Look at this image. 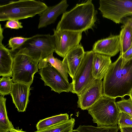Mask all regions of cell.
<instances>
[{
  "mask_svg": "<svg viewBox=\"0 0 132 132\" xmlns=\"http://www.w3.org/2000/svg\"><path fill=\"white\" fill-rule=\"evenodd\" d=\"M121 100L116 102L120 113H125L132 118V100L130 97L128 99L121 98Z\"/></svg>",
  "mask_w": 132,
  "mask_h": 132,
  "instance_id": "cb8c5ba5",
  "label": "cell"
},
{
  "mask_svg": "<svg viewBox=\"0 0 132 132\" xmlns=\"http://www.w3.org/2000/svg\"><path fill=\"white\" fill-rule=\"evenodd\" d=\"M5 28L12 29H19L23 27L21 22H19V20L12 19L8 20L5 25Z\"/></svg>",
  "mask_w": 132,
  "mask_h": 132,
  "instance_id": "83f0119b",
  "label": "cell"
},
{
  "mask_svg": "<svg viewBox=\"0 0 132 132\" xmlns=\"http://www.w3.org/2000/svg\"><path fill=\"white\" fill-rule=\"evenodd\" d=\"M99 3L103 17L116 24L132 14V0H100Z\"/></svg>",
  "mask_w": 132,
  "mask_h": 132,
  "instance_id": "ba28073f",
  "label": "cell"
},
{
  "mask_svg": "<svg viewBox=\"0 0 132 132\" xmlns=\"http://www.w3.org/2000/svg\"><path fill=\"white\" fill-rule=\"evenodd\" d=\"M130 16V17H132V14L129 15V16Z\"/></svg>",
  "mask_w": 132,
  "mask_h": 132,
  "instance_id": "836d02e7",
  "label": "cell"
},
{
  "mask_svg": "<svg viewBox=\"0 0 132 132\" xmlns=\"http://www.w3.org/2000/svg\"><path fill=\"white\" fill-rule=\"evenodd\" d=\"M69 115L67 113L61 114L41 120L36 125L37 130L43 129L52 126L69 119Z\"/></svg>",
  "mask_w": 132,
  "mask_h": 132,
  "instance_id": "44dd1931",
  "label": "cell"
},
{
  "mask_svg": "<svg viewBox=\"0 0 132 132\" xmlns=\"http://www.w3.org/2000/svg\"><path fill=\"white\" fill-rule=\"evenodd\" d=\"M97 13L92 0L77 4L70 10L63 14L56 30L82 33L86 32L93 29L97 20Z\"/></svg>",
  "mask_w": 132,
  "mask_h": 132,
  "instance_id": "7a4b0ae2",
  "label": "cell"
},
{
  "mask_svg": "<svg viewBox=\"0 0 132 132\" xmlns=\"http://www.w3.org/2000/svg\"><path fill=\"white\" fill-rule=\"evenodd\" d=\"M23 45L22 47L27 49L28 55L39 63L41 59L55 52L54 36L50 34H37L30 37Z\"/></svg>",
  "mask_w": 132,
  "mask_h": 132,
  "instance_id": "8992f818",
  "label": "cell"
},
{
  "mask_svg": "<svg viewBox=\"0 0 132 132\" xmlns=\"http://www.w3.org/2000/svg\"><path fill=\"white\" fill-rule=\"evenodd\" d=\"M116 98L103 95L88 110L97 127L117 125L120 112L116 104Z\"/></svg>",
  "mask_w": 132,
  "mask_h": 132,
  "instance_id": "277c9868",
  "label": "cell"
},
{
  "mask_svg": "<svg viewBox=\"0 0 132 132\" xmlns=\"http://www.w3.org/2000/svg\"><path fill=\"white\" fill-rule=\"evenodd\" d=\"M41 79L45 86L50 87L51 90L59 94L63 92H71L72 89L71 83L67 81L61 73L49 63L47 66L39 71Z\"/></svg>",
  "mask_w": 132,
  "mask_h": 132,
  "instance_id": "9c48e42d",
  "label": "cell"
},
{
  "mask_svg": "<svg viewBox=\"0 0 132 132\" xmlns=\"http://www.w3.org/2000/svg\"><path fill=\"white\" fill-rule=\"evenodd\" d=\"M69 6L66 0H62L58 4L48 7L42 13L39 15L38 28L46 27L54 23L57 17L66 11Z\"/></svg>",
  "mask_w": 132,
  "mask_h": 132,
  "instance_id": "9a60e30c",
  "label": "cell"
},
{
  "mask_svg": "<svg viewBox=\"0 0 132 132\" xmlns=\"http://www.w3.org/2000/svg\"><path fill=\"white\" fill-rule=\"evenodd\" d=\"M85 52L83 47L80 44L68 52L64 57L62 61L72 79L81 64Z\"/></svg>",
  "mask_w": 132,
  "mask_h": 132,
  "instance_id": "5bb4252c",
  "label": "cell"
},
{
  "mask_svg": "<svg viewBox=\"0 0 132 132\" xmlns=\"http://www.w3.org/2000/svg\"><path fill=\"white\" fill-rule=\"evenodd\" d=\"M6 98L0 97V132H8L15 128L7 116L6 106Z\"/></svg>",
  "mask_w": 132,
  "mask_h": 132,
  "instance_id": "ffe728a7",
  "label": "cell"
},
{
  "mask_svg": "<svg viewBox=\"0 0 132 132\" xmlns=\"http://www.w3.org/2000/svg\"><path fill=\"white\" fill-rule=\"evenodd\" d=\"M119 35L120 42V54L125 52L132 45V27L125 24L121 26Z\"/></svg>",
  "mask_w": 132,
  "mask_h": 132,
  "instance_id": "d6986e66",
  "label": "cell"
},
{
  "mask_svg": "<svg viewBox=\"0 0 132 132\" xmlns=\"http://www.w3.org/2000/svg\"><path fill=\"white\" fill-rule=\"evenodd\" d=\"M3 29L0 27V76L12 77L13 57L10 50L2 44Z\"/></svg>",
  "mask_w": 132,
  "mask_h": 132,
  "instance_id": "2e32d148",
  "label": "cell"
},
{
  "mask_svg": "<svg viewBox=\"0 0 132 132\" xmlns=\"http://www.w3.org/2000/svg\"><path fill=\"white\" fill-rule=\"evenodd\" d=\"M118 124L119 128L132 127V118L123 113L120 112Z\"/></svg>",
  "mask_w": 132,
  "mask_h": 132,
  "instance_id": "4316f807",
  "label": "cell"
},
{
  "mask_svg": "<svg viewBox=\"0 0 132 132\" xmlns=\"http://www.w3.org/2000/svg\"><path fill=\"white\" fill-rule=\"evenodd\" d=\"M12 79L9 77H2L0 79V94L1 96H4L10 94L12 84Z\"/></svg>",
  "mask_w": 132,
  "mask_h": 132,
  "instance_id": "d4e9b609",
  "label": "cell"
},
{
  "mask_svg": "<svg viewBox=\"0 0 132 132\" xmlns=\"http://www.w3.org/2000/svg\"><path fill=\"white\" fill-rule=\"evenodd\" d=\"M13 81L31 85L34 74L38 72V62L33 60L27 54L25 47H21L12 54Z\"/></svg>",
  "mask_w": 132,
  "mask_h": 132,
  "instance_id": "5b68a950",
  "label": "cell"
},
{
  "mask_svg": "<svg viewBox=\"0 0 132 132\" xmlns=\"http://www.w3.org/2000/svg\"><path fill=\"white\" fill-rule=\"evenodd\" d=\"M120 49L119 35H111L107 38L97 40L93 45L92 50L94 53L111 57L115 56L120 52Z\"/></svg>",
  "mask_w": 132,
  "mask_h": 132,
  "instance_id": "4fadbf2b",
  "label": "cell"
},
{
  "mask_svg": "<svg viewBox=\"0 0 132 132\" xmlns=\"http://www.w3.org/2000/svg\"><path fill=\"white\" fill-rule=\"evenodd\" d=\"M111 57L94 53L93 62L92 73L96 79L104 78L112 63Z\"/></svg>",
  "mask_w": 132,
  "mask_h": 132,
  "instance_id": "e0dca14e",
  "label": "cell"
},
{
  "mask_svg": "<svg viewBox=\"0 0 132 132\" xmlns=\"http://www.w3.org/2000/svg\"><path fill=\"white\" fill-rule=\"evenodd\" d=\"M8 132H27L24 131H23L22 129H19L18 128L17 129H14Z\"/></svg>",
  "mask_w": 132,
  "mask_h": 132,
  "instance_id": "1f68e13d",
  "label": "cell"
},
{
  "mask_svg": "<svg viewBox=\"0 0 132 132\" xmlns=\"http://www.w3.org/2000/svg\"><path fill=\"white\" fill-rule=\"evenodd\" d=\"M103 81L96 79L79 96L77 107L82 110H88L103 95Z\"/></svg>",
  "mask_w": 132,
  "mask_h": 132,
  "instance_id": "8fae6325",
  "label": "cell"
},
{
  "mask_svg": "<svg viewBox=\"0 0 132 132\" xmlns=\"http://www.w3.org/2000/svg\"><path fill=\"white\" fill-rule=\"evenodd\" d=\"M44 2L34 0L12 1L0 6V21L19 20L40 15L48 7Z\"/></svg>",
  "mask_w": 132,
  "mask_h": 132,
  "instance_id": "3957f363",
  "label": "cell"
},
{
  "mask_svg": "<svg viewBox=\"0 0 132 132\" xmlns=\"http://www.w3.org/2000/svg\"><path fill=\"white\" fill-rule=\"evenodd\" d=\"M75 120L71 117L68 120L50 127L35 132H72Z\"/></svg>",
  "mask_w": 132,
  "mask_h": 132,
  "instance_id": "7402d4cb",
  "label": "cell"
},
{
  "mask_svg": "<svg viewBox=\"0 0 132 132\" xmlns=\"http://www.w3.org/2000/svg\"><path fill=\"white\" fill-rule=\"evenodd\" d=\"M94 53L92 51L85 52L83 59L71 82V92L77 96L87 88L96 79L92 73Z\"/></svg>",
  "mask_w": 132,
  "mask_h": 132,
  "instance_id": "52a82bcc",
  "label": "cell"
},
{
  "mask_svg": "<svg viewBox=\"0 0 132 132\" xmlns=\"http://www.w3.org/2000/svg\"><path fill=\"white\" fill-rule=\"evenodd\" d=\"M121 132H132V127H126L120 128Z\"/></svg>",
  "mask_w": 132,
  "mask_h": 132,
  "instance_id": "4dcf8cb0",
  "label": "cell"
},
{
  "mask_svg": "<svg viewBox=\"0 0 132 132\" xmlns=\"http://www.w3.org/2000/svg\"><path fill=\"white\" fill-rule=\"evenodd\" d=\"M129 96L132 100V88L130 92Z\"/></svg>",
  "mask_w": 132,
  "mask_h": 132,
  "instance_id": "d6a6232c",
  "label": "cell"
},
{
  "mask_svg": "<svg viewBox=\"0 0 132 132\" xmlns=\"http://www.w3.org/2000/svg\"><path fill=\"white\" fill-rule=\"evenodd\" d=\"M55 41V52L64 57L70 50L79 44L82 32L69 31H57L53 29Z\"/></svg>",
  "mask_w": 132,
  "mask_h": 132,
  "instance_id": "30bf717a",
  "label": "cell"
},
{
  "mask_svg": "<svg viewBox=\"0 0 132 132\" xmlns=\"http://www.w3.org/2000/svg\"><path fill=\"white\" fill-rule=\"evenodd\" d=\"M119 129L118 126L103 127H95L92 126H79L73 131L77 132H118Z\"/></svg>",
  "mask_w": 132,
  "mask_h": 132,
  "instance_id": "603a6c76",
  "label": "cell"
},
{
  "mask_svg": "<svg viewBox=\"0 0 132 132\" xmlns=\"http://www.w3.org/2000/svg\"><path fill=\"white\" fill-rule=\"evenodd\" d=\"M120 55L122 58V64L125 65L129 60L132 59V45L125 52Z\"/></svg>",
  "mask_w": 132,
  "mask_h": 132,
  "instance_id": "f1b7e54d",
  "label": "cell"
},
{
  "mask_svg": "<svg viewBox=\"0 0 132 132\" xmlns=\"http://www.w3.org/2000/svg\"><path fill=\"white\" fill-rule=\"evenodd\" d=\"M120 55L112 63L103 81V95L115 98L129 96L132 88V59L125 65Z\"/></svg>",
  "mask_w": 132,
  "mask_h": 132,
  "instance_id": "6da1fadb",
  "label": "cell"
},
{
  "mask_svg": "<svg viewBox=\"0 0 132 132\" xmlns=\"http://www.w3.org/2000/svg\"><path fill=\"white\" fill-rule=\"evenodd\" d=\"M31 85L16 82L12 84L10 95L19 112L26 111L29 101Z\"/></svg>",
  "mask_w": 132,
  "mask_h": 132,
  "instance_id": "7c38bea8",
  "label": "cell"
},
{
  "mask_svg": "<svg viewBox=\"0 0 132 132\" xmlns=\"http://www.w3.org/2000/svg\"><path fill=\"white\" fill-rule=\"evenodd\" d=\"M53 53L50 54L46 58L40 60L38 64V69H40L47 67V63H49L61 73L67 81L69 82L68 73L66 66L62 61L55 58L53 56Z\"/></svg>",
  "mask_w": 132,
  "mask_h": 132,
  "instance_id": "ac0fdd59",
  "label": "cell"
},
{
  "mask_svg": "<svg viewBox=\"0 0 132 132\" xmlns=\"http://www.w3.org/2000/svg\"><path fill=\"white\" fill-rule=\"evenodd\" d=\"M121 23L123 24H128L132 27V17L128 16L124 18L122 20Z\"/></svg>",
  "mask_w": 132,
  "mask_h": 132,
  "instance_id": "f546056e",
  "label": "cell"
},
{
  "mask_svg": "<svg viewBox=\"0 0 132 132\" xmlns=\"http://www.w3.org/2000/svg\"><path fill=\"white\" fill-rule=\"evenodd\" d=\"M30 38L16 37L11 38L9 41L8 44L9 47L11 48V52L21 47Z\"/></svg>",
  "mask_w": 132,
  "mask_h": 132,
  "instance_id": "484cf974",
  "label": "cell"
}]
</instances>
